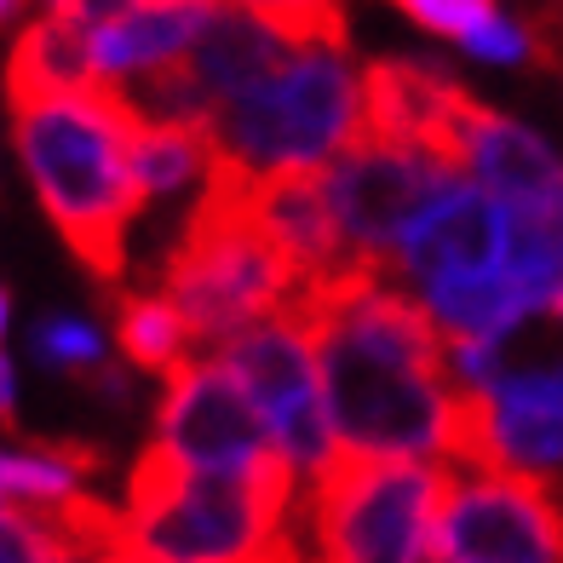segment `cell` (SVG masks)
Masks as SVG:
<instances>
[{
    "mask_svg": "<svg viewBox=\"0 0 563 563\" xmlns=\"http://www.w3.org/2000/svg\"><path fill=\"white\" fill-rule=\"evenodd\" d=\"M317 340L334 449L356 460H443L454 438L449 340L391 282L351 288L305 322Z\"/></svg>",
    "mask_w": 563,
    "mask_h": 563,
    "instance_id": "obj_1",
    "label": "cell"
},
{
    "mask_svg": "<svg viewBox=\"0 0 563 563\" xmlns=\"http://www.w3.org/2000/svg\"><path fill=\"white\" fill-rule=\"evenodd\" d=\"M139 126L144 121L110 87L12 104L18 162L30 173L41 208L64 230L75 260L104 282L126 271V230L144 208V190L133 173Z\"/></svg>",
    "mask_w": 563,
    "mask_h": 563,
    "instance_id": "obj_2",
    "label": "cell"
},
{
    "mask_svg": "<svg viewBox=\"0 0 563 563\" xmlns=\"http://www.w3.org/2000/svg\"><path fill=\"white\" fill-rule=\"evenodd\" d=\"M299 472L271 466L260 477L190 472L173 449L150 443L126 477L110 547L150 563H288L294 552Z\"/></svg>",
    "mask_w": 563,
    "mask_h": 563,
    "instance_id": "obj_3",
    "label": "cell"
},
{
    "mask_svg": "<svg viewBox=\"0 0 563 563\" xmlns=\"http://www.w3.org/2000/svg\"><path fill=\"white\" fill-rule=\"evenodd\" d=\"M299 265L253 213V173L213 162L185 236L162 271V294L190 322V340L219 351L247 328L288 317L299 305Z\"/></svg>",
    "mask_w": 563,
    "mask_h": 563,
    "instance_id": "obj_4",
    "label": "cell"
},
{
    "mask_svg": "<svg viewBox=\"0 0 563 563\" xmlns=\"http://www.w3.org/2000/svg\"><path fill=\"white\" fill-rule=\"evenodd\" d=\"M208 139L213 162L253 178L328 167L363 139V75L334 46H294L271 75L224 98Z\"/></svg>",
    "mask_w": 563,
    "mask_h": 563,
    "instance_id": "obj_5",
    "label": "cell"
},
{
    "mask_svg": "<svg viewBox=\"0 0 563 563\" xmlns=\"http://www.w3.org/2000/svg\"><path fill=\"white\" fill-rule=\"evenodd\" d=\"M443 460L340 454L311 483V563H431V534L449 495Z\"/></svg>",
    "mask_w": 563,
    "mask_h": 563,
    "instance_id": "obj_6",
    "label": "cell"
},
{
    "mask_svg": "<svg viewBox=\"0 0 563 563\" xmlns=\"http://www.w3.org/2000/svg\"><path fill=\"white\" fill-rule=\"evenodd\" d=\"M213 356L260 402L271 438L282 460L299 472V483H317L334 466L340 449H334V426H328V402H322V368H317L311 328L299 317H271L260 328H247V334L224 340Z\"/></svg>",
    "mask_w": 563,
    "mask_h": 563,
    "instance_id": "obj_7",
    "label": "cell"
},
{
    "mask_svg": "<svg viewBox=\"0 0 563 563\" xmlns=\"http://www.w3.org/2000/svg\"><path fill=\"white\" fill-rule=\"evenodd\" d=\"M322 178H328V201H334V213H340V230L351 242V260L391 282V253L402 242V230L415 224L460 173L443 167L438 156H420V150L356 139L340 162L322 167Z\"/></svg>",
    "mask_w": 563,
    "mask_h": 563,
    "instance_id": "obj_8",
    "label": "cell"
},
{
    "mask_svg": "<svg viewBox=\"0 0 563 563\" xmlns=\"http://www.w3.org/2000/svg\"><path fill=\"white\" fill-rule=\"evenodd\" d=\"M162 449H173L190 472L208 477H260L271 466H288L260 415V402L230 374L219 356H190L167 374L162 391Z\"/></svg>",
    "mask_w": 563,
    "mask_h": 563,
    "instance_id": "obj_9",
    "label": "cell"
},
{
    "mask_svg": "<svg viewBox=\"0 0 563 563\" xmlns=\"http://www.w3.org/2000/svg\"><path fill=\"white\" fill-rule=\"evenodd\" d=\"M443 563H563V506L547 483L500 472H449L431 534Z\"/></svg>",
    "mask_w": 563,
    "mask_h": 563,
    "instance_id": "obj_10",
    "label": "cell"
},
{
    "mask_svg": "<svg viewBox=\"0 0 563 563\" xmlns=\"http://www.w3.org/2000/svg\"><path fill=\"white\" fill-rule=\"evenodd\" d=\"M500 265H506V208L489 190H477L472 178H454L402 230L391 253V288L431 305L454 288H472L483 276H500Z\"/></svg>",
    "mask_w": 563,
    "mask_h": 563,
    "instance_id": "obj_11",
    "label": "cell"
},
{
    "mask_svg": "<svg viewBox=\"0 0 563 563\" xmlns=\"http://www.w3.org/2000/svg\"><path fill=\"white\" fill-rule=\"evenodd\" d=\"M472 115H477V98L454 87L443 69H426L408 58H379L363 69V139L438 156L460 178H466Z\"/></svg>",
    "mask_w": 563,
    "mask_h": 563,
    "instance_id": "obj_12",
    "label": "cell"
},
{
    "mask_svg": "<svg viewBox=\"0 0 563 563\" xmlns=\"http://www.w3.org/2000/svg\"><path fill=\"white\" fill-rule=\"evenodd\" d=\"M449 379L483 397H563V299L534 305L489 340H449Z\"/></svg>",
    "mask_w": 563,
    "mask_h": 563,
    "instance_id": "obj_13",
    "label": "cell"
},
{
    "mask_svg": "<svg viewBox=\"0 0 563 563\" xmlns=\"http://www.w3.org/2000/svg\"><path fill=\"white\" fill-rule=\"evenodd\" d=\"M466 178L477 190H489L500 208H534V201L563 190V156H552V144L529 133L523 121L477 104L466 126Z\"/></svg>",
    "mask_w": 563,
    "mask_h": 563,
    "instance_id": "obj_14",
    "label": "cell"
},
{
    "mask_svg": "<svg viewBox=\"0 0 563 563\" xmlns=\"http://www.w3.org/2000/svg\"><path fill=\"white\" fill-rule=\"evenodd\" d=\"M288 53L294 46L282 41L276 30H265V23L253 12H242L236 0H219V7L208 12V23H201V35H196L185 64L201 81V92H208V104L219 110L224 98H236L242 87L260 81V75H271Z\"/></svg>",
    "mask_w": 563,
    "mask_h": 563,
    "instance_id": "obj_15",
    "label": "cell"
},
{
    "mask_svg": "<svg viewBox=\"0 0 563 563\" xmlns=\"http://www.w3.org/2000/svg\"><path fill=\"white\" fill-rule=\"evenodd\" d=\"M115 534V506L75 495L58 511L0 500V563H98Z\"/></svg>",
    "mask_w": 563,
    "mask_h": 563,
    "instance_id": "obj_16",
    "label": "cell"
},
{
    "mask_svg": "<svg viewBox=\"0 0 563 563\" xmlns=\"http://www.w3.org/2000/svg\"><path fill=\"white\" fill-rule=\"evenodd\" d=\"M53 92H98V69H92V30L46 12L41 23L23 30L7 64V98L23 104V98H53Z\"/></svg>",
    "mask_w": 563,
    "mask_h": 563,
    "instance_id": "obj_17",
    "label": "cell"
},
{
    "mask_svg": "<svg viewBox=\"0 0 563 563\" xmlns=\"http://www.w3.org/2000/svg\"><path fill=\"white\" fill-rule=\"evenodd\" d=\"M92 449L75 443H46L35 454H0V500L30 506V511H58L81 495V477L92 472Z\"/></svg>",
    "mask_w": 563,
    "mask_h": 563,
    "instance_id": "obj_18",
    "label": "cell"
},
{
    "mask_svg": "<svg viewBox=\"0 0 563 563\" xmlns=\"http://www.w3.org/2000/svg\"><path fill=\"white\" fill-rule=\"evenodd\" d=\"M133 173H139L144 196H178L190 185H208V173H213L208 126H139Z\"/></svg>",
    "mask_w": 563,
    "mask_h": 563,
    "instance_id": "obj_19",
    "label": "cell"
},
{
    "mask_svg": "<svg viewBox=\"0 0 563 563\" xmlns=\"http://www.w3.org/2000/svg\"><path fill=\"white\" fill-rule=\"evenodd\" d=\"M115 334H121V351L133 368H156V374H173L178 363H190V322L178 317V305L167 294H133L121 299L115 311Z\"/></svg>",
    "mask_w": 563,
    "mask_h": 563,
    "instance_id": "obj_20",
    "label": "cell"
},
{
    "mask_svg": "<svg viewBox=\"0 0 563 563\" xmlns=\"http://www.w3.org/2000/svg\"><path fill=\"white\" fill-rule=\"evenodd\" d=\"M242 12H253L276 30L288 46H334L345 53V0H236Z\"/></svg>",
    "mask_w": 563,
    "mask_h": 563,
    "instance_id": "obj_21",
    "label": "cell"
},
{
    "mask_svg": "<svg viewBox=\"0 0 563 563\" xmlns=\"http://www.w3.org/2000/svg\"><path fill=\"white\" fill-rule=\"evenodd\" d=\"M35 356L41 363H58V368H104V334L75 317H58V322H41L35 334Z\"/></svg>",
    "mask_w": 563,
    "mask_h": 563,
    "instance_id": "obj_22",
    "label": "cell"
},
{
    "mask_svg": "<svg viewBox=\"0 0 563 563\" xmlns=\"http://www.w3.org/2000/svg\"><path fill=\"white\" fill-rule=\"evenodd\" d=\"M397 7L420 23V30H431V35H454V41H466V35H477L489 18H500L495 12V0H397Z\"/></svg>",
    "mask_w": 563,
    "mask_h": 563,
    "instance_id": "obj_23",
    "label": "cell"
},
{
    "mask_svg": "<svg viewBox=\"0 0 563 563\" xmlns=\"http://www.w3.org/2000/svg\"><path fill=\"white\" fill-rule=\"evenodd\" d=\"M466 53L489 58V64H523V58H534V35L511 18H489L477 35H466Z\"/></svg>",
    "mask_w": 563,
    "mask_h": 563,
    "instance_id": "obj_24",
    "label": "cell"
},
{
    "mask_svg": "<svg viewBox=\"0 0 563 563\" xmlns=\"http://www.w3.org/2000/svg\"><path fill=\"white\" fill-rule=\"evenodd\" d=\"M0 420H18V374H12V363L0 356Z\"/></svg>",
    "mask_w": 563,
    "mask_h": 563,
    "instance_id": "obj_25",
    "label": "cell"
},
{
    "mask_svg": "<svg viewBox=\"0 0 563 563\" xmlns=\"http://www.w3.org/2000/svg\"><path fill=\"white\" fill-rule=\"evenodd\" d=\"M98 563H150V558H139V552H121V547H104V552H98ZM288 563H305V558H288Z\"/></svg>",
    "mask_w": 563,
    "mask_h": 563,
    "instance_id": "obj_26",
    "label": "cell"
},
{
    "mask_svg": "<svg viewBox=\"0 0 563 563\" xmlns=\"http://www.w3.org/2000/svg\"><path fill=\"white\" fill-rule=\"evenodd\" d=\"M7 317H12V299H7V288H0V340H7Z\"/></svg>",
    "mask_w": 563,
    "mask_h": 563,
    "instance_id": "obj_27",
    "label": "cell"
},
{
    "mask_svg": "<svg viewBox=\"0 0 563 563\" xmlns=\"http://www.w3.org/2000/svg\"><path fill=\"white\" fill-rule=\"evenodd\" d=\"M18 7H23V0H0V23H7V18H12Z\"/></svg>",
    "mask_w": 563,
    "mask_h": 563,
    "instance_id": "obj_28",
    "label": "cell"
},
{
    "mask_svg": "<svg viewBox=\"0 0 563 563\" xmlns=\"http://www.w3.org/2000/svg\"><path fill=\"white\" fill-rule=\"evenodd\" d=\"M431 563H443V558H431Z\"/></svg>",
    "mask_w": 563,
    "mask_h": 563,
    "instance_id": "obj_29",
    "label": "cell"
}]
</instances>
